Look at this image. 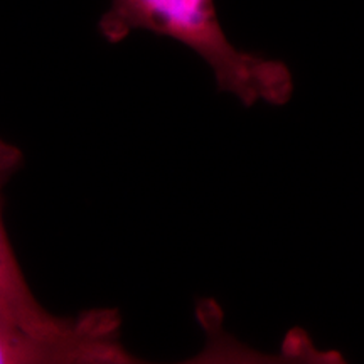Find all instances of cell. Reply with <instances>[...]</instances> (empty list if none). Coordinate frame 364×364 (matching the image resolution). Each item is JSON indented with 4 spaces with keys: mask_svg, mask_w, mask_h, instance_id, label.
Segmentation results:
<instances>
[{
    "mask_svg": "<svg viewBox=\"0 0 364 364\" xmlns=\"http://www.w3.org/2000/svg\"><path fill=\"white\" fill-rule=\"evenodd\" d=\"M134 31H150L188 46L215 73L218 88L247 107L285 105L292 98L289 68L235 48L218 21L215 0H112L100 19L103 39L118 44Z\"/></svg>",
    "mask_w": 364,
    "mask_h": 364,
    "instance_id": "cell-1",
    "label": "cell"
},
{
    "mask_svg": "<svg viewBox=\"0 0 364 364\" xmlns=\"http://www.w3.org/2000/svg\"><path fill=\"white\" fill-rule=\"evenodd\" d=\"M113 309L81 312L65 331L41 332L0 316V364L135 363L120 341Z\"/></svg>",
    "mask_w": 364,
    "mask_h": 364,
    "instance_id": "cell-2",
    "label": "cell"
},
{
    "mask_svg": "<svg viewBox=\"0 0 364 364\" xmlns=\"http://www.w3.org/2000/svg\"><path fill=\"white\" fill-rule=\"evenodd\" d=\"M22 164L16 145L0 139V316H6L29 329L41 332L65 331L75 317H56L49 314L31 292L4 225V188Z\"/></svg>",
    "mask_w": 364,
    "mask_h": 364,
    "instance_id": "cell-3",
    "label": "cell"
}]
</instances>
